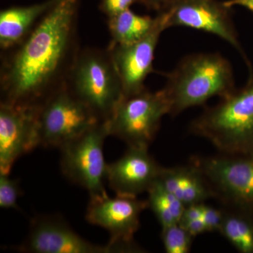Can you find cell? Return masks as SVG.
I'll return each mask as SVG.
<instances>
[{"instance_id": "2", "label": "cell", "mask_w": 253, "mask_h": 253, "mask_svg": "<svg viewBox=\"0 0 253 253\" xmlns=\"http://www.w3.org/2000/svg\"><path fill=\"white\" fill-rule=\"evenodd\" d=\"M163 89L170 103L169 115L176 116L234 91V73L229 61L217 53L189 55L168 74Z\"/></svg>"}, {"instance_id": "13", "label": "cell", "mask_w": 253, "mask_h": 253, "mask_svg": "<svg viewBox=\"0 0 253 253\" xmlns=\"http://www.w3.org/2000/svg\"><path fill=\"white\" fill-rule=\"evenodd\" d=\"M230 9L217 0H179L163 13L168 28L184 26L212 33L242 51Z\"/></svg>"}, {"instance_id": "1", "label": "cell", "mask_w": 253, "mask_h": 253, "mask_svg": "<svg viewBox=\"0 0 253 253\" xmlns=\"http://www.w3.org/2000/svg\"><path fill=\"white\" fill-rule=\"evenodd\" d=\"M80 0H57L29 36L1 56V102L38 106L66 85L81 48Z\"/></svg>"}, {"instance_id": "26", "label": "cell", "mask_w": 253, "mask_h": 253, "mask_svg": "<svg viewBox=\"0 0 253 253\" xmlns=\"http://www.w3.org/2000/svg\"><path fill=\"white\" fill-rule=\"evenodd\" d=\"M224 4L229 8L234 6H244L253 13V0H228L224 1Z\"/></svg>"}, {"instance_id": "21", "label": "cell", "mask_w": 253, "mask_h": 253, "mask_svg": "<svg viewBox=\"0 0 253 253\" xmlns=\"http://www.w3.org/2000/svg\"><path fill=\"white\" fill-rule=\"evenodd\" d=\"M21 194L19 181L9 174L0 173V207L3 209L17 208V201Z\"/></svg>"}, {"instance_id": "6", "label": "cell", "mask_w": 253, "mask_h": 253, "mask_svg": "<svg viewBox=\"0 0 253 253\" xmlns=\"http://www.w3.org/2000/svg\"><path fill=\"white\" fill-rule=\"evenodd\" d=\"M109 136L106 121L100 122L59 149L63 175L85 189L89 196L107 194L104 184L108 164L104 145Z\"/></svg>"}, {"instance_id": "24", "label": "cell", "mask_w": 253, "mask_h": 253, "mask_svg": "<svg viewBox=\"0 0 253 253\" xmlns=\"http://www.w3.org/2000/svg\"><path fill=\"white\" fill-rule=\"evenodd\" d=\"M179 224L194 238L208 232L206 224L202 219L183 220L181 221Z\"/></svg>"}, {"instance_id": "9", "label": "cell", "mask_w": 253, "mask_h": 253, "mask_svg": "<svg viewBox=\"0 0 253 253\" xmlns=\"http://www.w3.org/2000/svg\"><path fill=\"white\" fill-rule=\"evenodd\" d=\"M148 208L147 201L137 197L108 194L89 196L86 219L92 225L100 226L110 234L109 244L118 253H140L134 236L140 226L141 212Z\"/></svg>"}, {"instance_id": "15", "label": "cell", "mask_w": 253, "mask_h": 253, "mask_svg": "<svg viewBox=\"0 0 253 253\" xmlns=\"http://www.w3.org/2000/svg\"><path fill=\"white\" fill-rule=\"evenodd\" d=\"M164 187L185 206L215 199V193L206 176L194 163L173 168L163 167L158 178Z\"/></svg>"}, {"instance_id": "3", "label": "cell", "mask_w": 253, "mask_h": 253, "mask_svg": "<svg viewBox=\"0 0 253 253\" xmlns=\"http://www.w3.org/2000/svg\"><path fill=\"white\" fill-rule=\"evenodd\" d=\"M191 133L224 154H253V76L191 122Z\"/></svg>"}, {"instance_id": "22", "label": "cell", "mask_w": 253, "mask_h": 253, "mask_svg": "<svg viewBox=\"0 0 253 253\" xmlns=\"http://www.w3.org/2000/svg\"><path fill=\"white\" fill-rule=\"evenodd\" d=\"M224 217V211L218 210L204 204L202 219L206 224L208 232H219Z\"/></svg>"}, {"instance_id": "23", "label": "cell", "mask_w": 253, "mask_h": 253, "mask_svg": "<svg viewBox=\"0 0 253 253\" xmlns=\"http://www.w3.org/2000/svg\"><path fill=\"white\" fill-rule=\"evenodd\" d=\"M136 2H139V0H101L99 9L110 17L129 9Z\"/></svg>"}, {"instance_id": "17", "label": "cell", "mask_w": 253, "mask_h": 253, "mask_svg": "<svg viewBox=\"0 0 253 253\" xmlns=\"http://www.w3.org/2000/svg\"><path fill=\"white\" fill-rule=\"evenodd\" d=\"M156 17L141 16L130 9L108 17L111 41L117 44H129L140 41L154 27Z\"/></svg>"}, {"instance_id": "12", "label": "cell", "mask_w": 253, "mask_h": 253, "mask_svg": "<svg viewBox=\"0 0 253 253\" xmlns=\"http://www.w3.org/2000/svg\"><path fill=\"white\" fill-rule=\"evenodd\" d=\"M30 253H117L109 244L89 242L77 234L59 216H37L32 219L28 235L16 248Z\"/></svg>"}, {"instance_id": "19", "label": "cell", "mask_w": 253, "mask_h": 253, "mask_svg": "<svg viewBox=\"0 0 253 253\" xmlns=\"http://www.w3.org/2000/svg\"><path fill=\"white\" fill-rule=\"evenodd\" d=\"M148 208L154 212L161 227L180 222L186 206L163 185L159 179L147 191Z\"/></svg>"}, {"instance_id": "14", "label": "cell", "mask_w": 253, "mask_h": 253, "mask_svg": "<svg viewBox=\"0 0 253 253\" xmlns=\"http://www.w3.org/2000/svg\"><path fill=\"white\" fill-rule=\"evenodd\" d=\"M162 168L149 148L128 146L122 157L108 164L106 181L116 195L137 197L158 180Z\"/></svg>"}, {"instance_id": "11", "label": "cell", "mask_w": 253, "mask_h": 253, "mask_svg": "<svg viewBox=\"0 0 253 253\" xmlns=\"http://www.w3.org/2000/svg\"><path fill=\"white\" fill-rule=\"evenodd\" d=\"M165 13H158L154 27L140 41L129 44L110 42L109 50L117 69L125 96L145 89L146 77L154 71L155 50L163 31L167 29Z\"/></svg>"}, {"instance_id": "18", "label": "cell", "mask_w": 253, "mask_h": 253, "mask_svg": "<svg viewBox=\"0 0 253 253\" xmlns=\"http://www.w3.org/2000/svg\"><path fill=\"white\" fill-rule=\"evenodd\" d=\"M219 232L239 252L253 253V213L226 208Z\"/></svg>"}, {"instance_id": "16", "label": "cell", "mask_w": 253, "mask_h": 253, "mask_svg": "<svg viewBox=\"0 0 253 253\" xmlns=\"http://www.w3.org/2000/svg\"><path fill=\"white\" fill-rule=\"evenodd\" d=\"M57 0H46L29 6H11L0 12V48L9 51L16 47L33 31Z\"/></svg>"}, {"instance_id": "7", "label": "cell", "mask_w": 253, "mask_h": 253, "mask_svg": "<svg viewBox=\"0 0 253 253\" xmlns=\"http://www.w3.org/2000/svg\"><path fill=\"white\" fill-rule=\"evenodd\" d=\"M190 162L199 168L215 199L226 208L253 214V154L194 156Z\"/></svg>"}, {"instance_id": "25", "label": "cell", "mask_w": 253, "mask_h": 253, "mask_svg": "<svg viewBox=\"0 0 253 253\" xmlns=\"http://www.w3.org/2000/svg\"><path fill=\"white\" fill-rule=\"evenodd\" d=\"M179 0H139L147 9L154 10L157 13L164 12Z\"/></svg>"}, {"instance_id": "8", "label": "cell", "mask_w": 253, "mask_h": 253, "mask_svg": "<svg viewBox=\"0 0 253 253\" xmlns=\"http://www.w3.org/2000/svg\"><path fill=\"white\" fill-rule=\"evenodd\" d=\"M100 122L65 85L38 106L41 146L59 149Z\"/></svg>"}, {"instance_id": "10", "label": "cell", "mask_w": 253, "mask_h": 253, "mask_svg": "<svg viewBox=\"0 0 253 253\" xmlns=\"http://www.w3.org/2000/svg\"><path fill=\"white\" fill-rule=\"evenodd\" d=\"M38 106L0 104V173L10 174L15 162L41 146Z\"/></svg>"}, {"instance_id": "20", "label": "cell", "mask_w": 253, "mask_h": 253, "mask_svg": "<svg viewBox=\"0 0 253 253\" xmlns=\"http://www.w3.org/2000/svg\"><path fill=\"white\" fill-rule=\"evenodd\" d=\"M161 239L166 253H187L194 237L178 223L162 228Z\"/></svg>"}, {"instance_id": "4", "label": "cell", "mask_w": 253, "mask_h": 253, "mask_svg": "<svg viewBox=\"0 0 253 253\" xmlns=\"http://www.w3.org/2000/svg\"><path fill=\"white\" fill-rule=\"evenodd\" d=\"M66 86L101 122L109 119L124 96L117 69L107 48L81 49Z\"/></svg>"}, {"instance_id": "5", "label": "cell", "mask_w": 253, "mask_h": 253, "mask_svg": "<svg viewBox=\"0 0 253 253\" xmlns=\"http://www.w3.org/2000/svg\"><path fill=\"white\" fill-rule=\"evenodd\" d=\"M169 113L170 103L165 91L145 88L135 94L123 96L106 122L110 136L128 146L149 148L163 116Z\"/></svg>"}]
</instances>
